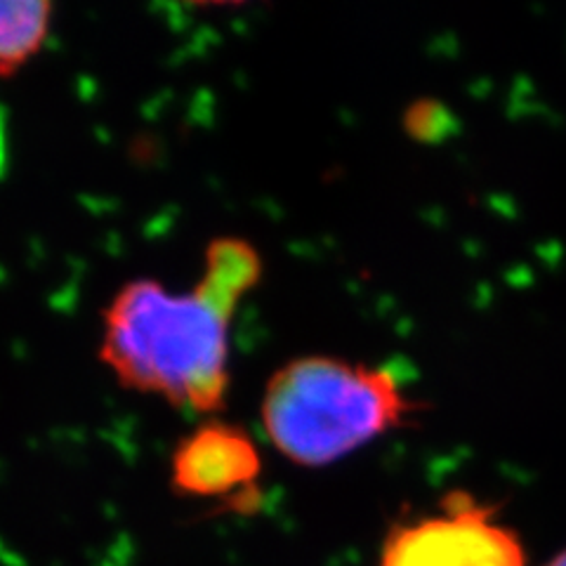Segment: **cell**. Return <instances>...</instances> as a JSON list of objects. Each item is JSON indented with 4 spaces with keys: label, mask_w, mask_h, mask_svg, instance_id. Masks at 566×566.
<instances>
[{
    "label": "cell",
    "mask_w": 566,
    "mask_h": 566,
    "mask_svg": "<svg viewBox=\"0 0 566 566\" xmlns=\"http://www.w3.org/2000/svg\"><path fill=\"white\" fill-rule=\"evenodd\" d=\"M262 260L251 243L224 237L206 248L203 272L197 286L220 305L234 310L241 297L260 281Z\"/></svg>",
    "instance_id": "cell-5"
},
{
    "label": "cell",
    "mask_w": 566,
    "mask_h": 566,
    "mask_svg": "<svg viewBox=\"0 0 566 566\" xmlns=\"http://www.w3.org/2000/svg\"><path fill=\"white\" fill-rule=\"evenodd\" d=\"M551 566H566V553H562V555H559Z\"/></svg>",
    "instance_id": "cell-7"
},
{
    "label": "cell",
    "mask_w": 566,
    "mask_h": 566,
    "mask_svg": "<svg viewBox=\"0 0 566 566\" xmlns=\"http://www.w3.org/2000/svg\"><path fill=\"white\" fill-rule=\"evenodd\" d=\"M232 316L234 310L199 286L180 293L156 279H135L102 314L99 359L123 387L212 416L229 392Z\"/></svg>",
    "instance_id": "cell-1"
},
{
    "label": "cell",
    "mask_w": 566,
    "mask_h": 566,
    "mask_svg": "<svg viewBox=\"0 0 566 566\" xmlns=\"http://www.w3.org/2000/svg\"><path fill=\"white\" fill-rule=\"evenodd\" d=\"M45 0H0V76H10L39 55L52 27Z\"/></svg>",
    "instance_id": "cell-6"
},
{
    "label": "cell",
    "mask_w": 566,
    "mask_h": 566,
    "mask_svg": "<svg viewBox=\"0 0 566 566\" xmlns=\"http://www.w3.org/2000/svg\"><path fill=\"white\" fill-rule=\"evenodd\" d=\"M380 566H524V553L491 510L453 495L441 515L395 531Z\"/></svg>",
    "instance_id": "cell-3"
},
{
    "label": "cell",
    "mask_w": 566,
    "mask_h": 566,
    "mask_svg": "<svg viewBox=\"0 0 566 566\" xmlns=\"http://www.w3.org/2000/svg\"><path fill=\"white\" fill-rule=\"evenodd\" d=\"M262 470L255 441L237 424L203 420L170 458V484L189 499H224L251 486Z\"/></svg>",
    "instance_id": "cell-4"
},
{
    "label": "cell",
    "mask_w": 566,
    "mask_h": 566,
    "mask_svg": "<svg viewBox=\"0 0 566 566\" xmlns=\"http://www.w3.org/2000/svg\"><path fill=\"white\" fill-rule=\"evenodd\" d=\"M411 411L413 403L389 370L303 357L270 378L260 420L281 455L322 468L399 428Z\"/></svg>",
    "instance_id": "cell-2"
}]
</instances>
